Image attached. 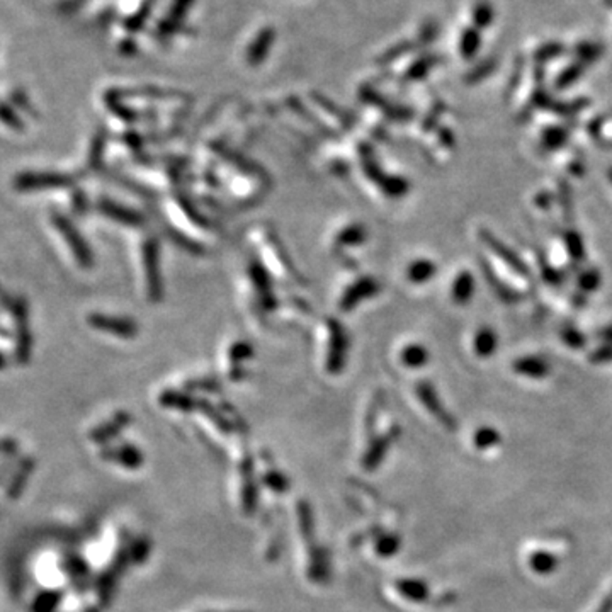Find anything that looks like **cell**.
<instances>
[{
    "mask_svg": "<svg viewBox=\"0 0 612 612\" xmlns=\"http://www.w3.org/2000/svg\"><path fill=\"white\" fill-rule=\"evenodd\" d=\"M480 240L483 242L485 245L488 247V249L492 250V252L495 254L502 262H505V264H507L509 268L513 270V272L519 274V276H523V277L531 276L527 264H525V262L523 261V257H520V255L517 254L516 250L510 249L507 243H504L500 240V238L495 237L492 231L481 230L480 231Z\"/></svg>",
    "mask_w": 612,
    "mask_h": 612,
    "instance_id": "6da1fadb",
    "label": "cell"
},
{
    "mask_svg": "<svg viewBox=\"0 0 612 612\" xmlns=\"http://www.w3.org/2000/svg\"><path fill=\"white\" fill-rule=\"evenodd\" d=\"M480 264H481V269H483L485 279L488 281L490 288H492V291L497 294L498 300L504 301V303H517V301L520 300V294L517 291H513V289L510 288L509 284H505V282L502 281L495 272H493L492 265H490L488 262L485 261V258H481Z\"/></svg>",
    "mask_w": 612,
    "mask_h": 612,
    "instance_id": "7a4b0ae2",
    "label": "cell"
},
{
    "mask_svg": "<svg viewBox=\"0 0 612 612\" xmlns=\"http://www.w3.org/2000/svg\"><path fill=\"white\" fill-rule=\"evenodd\" d=\"M417 391H418V396H421L422 402L425 403L427 408H429V410L432 411V414L439 418V421H441L447 427H454V418L451 417V415L444 410V407H442L441 400L437 398V393H435L434 388L430 386L429 383L418 384Z\"/></svg>",
    "mask_w": 612,
    "mask_h": 612,
    "instance_id": "3957f363",
    "label": "cell"
},
{
    "mask_svg": "<svg viewBox=\"0 0 612 612\" xmlns=\"http://www.w3.org/2000/svg\"><path fill=\"white\" fill-rule=\"evenodd\" d=\"M513 371L523 376H527V378L539 379L549 374V364L537 356H527L520 357V359H517L513 363Z\"/></svg>",
    "mask_w": 612,
    "mask_h": 612,
    "instance_id": "277c9868",
    "label": "cell"
},
{
    "mask_svg": "<svg viewBox=\"0 0 612 612\" xmlns=\"http://www.w3.org/2000/svg\"><path fill=\"white\" fill-rule=\"evenodd\" d=\"M474 289H476V286H474V277L473 274L469 272V270H461V272L458 274V277L453 282V300L456 305H468L469 301H472Z\"/></svg>",
    "mask_w": 612,
    "mask_h": 612,
    "instance_id": "5b68a950",
    "label": "cell"
},
{
    "mask_svg": "<svg viewBox=\"0 0 612 612\" xmlns=\"http://www.w3.org/2000/svg\"><path fill=\"white\" fill-rule=\"evenodd\" d=\"M498 347V337L493 328L490 327H481L476 332L473 340V349L480 357H490L495 354Z\"/></svg>",
    "mask_w": 612,
    "mask_h": 612,
    "instance_id": "8992f818",
    "label": "cell"
},
{
    "mask_svg": "<svg viewBox=\"0 0 612 612\" xmlns=\"http://www.w3.org/2000/svg\"><path fill=\"white\" fill-rule=\"evenodd\" d=\"M481 46V34L480 29L476 27H468V29L462 31L461 41H459V51H461V57L466 60H473L476 57V53L480 51Z\"/></svg>",
    "mask_w": 612,
    "mask_h": 612,
    "instance_id": "52a82bcc",
    "label": "cell"
},
{
    "mask_svg": "<svg viewBox=\"0 0 612 612\" xmlns=\"http://www.w3.org/2000/svg\"><path fill=\"white\" fill-rule=\"evenodd\" d=\"M567 141H568V129L561 126L546 128L543 131V136H541V145H543L548 152L558 150V148L563 147Z\"/></svg>",
    "mask_w": 612,
    "mask_h": 612,
    "instance_id": "ba28073f",
    "label": "cell"
},
{
    "mask_svg": "<svg viewBox=\"0 0 612 612\" xmlns=\"http://www.w3.org/2000/svg\"><path fill=\"white\" fill-rule=\"evenodd\" d=\"M435 270H437V268H435L434 262L422 258V261L414 262V264L408 268L407 276L411 282H425L429 281L430 277H434Z\"/></svg>",
    "mask_w": 612,
    "mask_h": 612,
    "instance_id": "9c48e42d",
    "label": "cell"
},
{
    "mask_svg": "<svg viewBox=\"0 0 612 612\" xmlns=\"http://www.w3.org/2000/svg\"><path fill=\"white\" fill-rule=\"evenodd\" d=\"M563 240H564V245H567L568 254H570V257L574 258L575 262L585 261V257H587L585 245H583L582 237H580V235L576 233L575 230H567V231H564Z\"/></svg>",
    "mask_w": 612,
    "mask_h": 612,
    "instance_id": "30bf717a",
    "label": "cell"
},
{
    "mask_svg": "<svg viewBox=\"0 0 612 612\" xmlns=\"http://www.w3.org/2000/svg\"><path fill=\"white\" fill-rule=\"evenodd\" d=\"M402 360L405 366L417 370V367L423 366L429 360V352L422 345H408V347L403 349Z\"/></svg>",
    "mask_w": 612,
    "mask_h": 612,
    "instance_id": "8fae6325",
    "label": "cell"
},
{
    "mask_svg": "<svg viewBox=\"0 0 612 612\" xmlns=\"http://www.w3.org/2000/svg\"><path fill=\"white\" fill-rule=\"evenodd\" d=\"M583 72H585V65H583L582 61H576V64H574V65H568L567 68H564L563 72H561L560 75L556 77L555 87L560 89V90L568 89L570 85H574L575 82L583 75Z\"/></svg>",
    "mask_w": 612,
    "mask_h": 612,
    "instance_id": "7c38bea8",
    "label": "cell"
},
{
    "mask_svg": "<svg viewBox=\"0 0 612 612\" xmlns=\"http://www.w3.org/2000/svg\"><path fill=\"white\" fill-rule=\"evenodd\" d=\"M493 22V7L488 2H478L473 7V27L483 29Z\"/></svg>",
    "mask_w": 612,
    "mask_h": 612,
    "instance_id": "4fadbf2b",
    "label": "cell"
},
{
    "mask_svg": "<svg viewBox=\"0 0 612 612\" xmlns=\"http://www.w3.org/2000/svg\"><path fill=\"white\" fill-rule=\"evenodd\" d=\"M94 321L99 325V328L102 327L105 328V330L119 333V335H133V333H135V325H133L131 321L112 320V319H97Z\"/></svg>",
    "mask_w": 612,
    "mask_h": 612,
    "instance_id": "5bb4252c",
    "label": "cell"
},
{
    "mask_svg": "<svg viewBox=\"0 0 612 612\" xmlns=\"http://www.w3.org/2000/svg\"><path fill=\"white\" fill-rule=\"evenodd\" d=\"M560 335H561V340H563V342L571 349H582V347H585V344H587V337L583 335V333L580 332L578 328L571 327V325H564V327L560 330Z\"/></svg>",
    "mask_w": 612,
    "mask_h": 612,
    "instance_id": "9a60e30c",
    "label": "cell"
},
{
    "mask_svg": "<svg viewBox=\"0 0 612 612\" xmlns=\"http://www.w3.org/2000/svg\"><path fill=\"white\" fill-rule=\"evenodd\" d=\"M600 281H602V277H600V272L597 269H585L578 276V288L583 293H592L599 288Z\"/></svg>",
    "mask_w": 612,
    "mask_h": 612,
    "instance_id": "2e32d148",
    "label": "cell"
},
{
    "mask_svg": "<svg viewBox=\"0 0 612 612\" xmlns=\"http://www.w3.org/2000/svg\"><path fill=\"white\" fill-rule=\"evenodd\" d=\"M600 53H602V48L599 45H594V43H582V45L576 46V57L583 65L599 60Z\"/></svg>",
    "mask_w": 612,
    "mask_h": 612,
    "instance_id": "e0dca14e",
    "label": "cell"
},
{
    "mask_svg": "<svg viewBox=\"0 0 612 612\" xmlns=\"http://www.w3.org/2000/svg\"><path fill=\"white\" fill-rule=\"evenodd\" d=\"M495 66H497V61L493 60V58H492V60L481 61L480 65L474 66L472 72L468 73L466 80H468V84H476V82L483 80L485 77H488L490 73H492L493 70H495Z\"/></svg>",
    "mask_w": 612,
    "mask_h": 612,
    "instance_id": "ac0fdd59",
    "label": "cell"
},
{
    "mask_svg": "<svg viewBox=\"0 0 612 612\" xmlns=\"http://www.w3.org/2000/svg\"><path fill=\"white\" fill-rule=\"evenodd\" d=\"M531 564L537 574H549L556 567V560L548 553H537V555L532 556Z\"/></svg>",
    "mask_w": 612,
    "mask_h": 612,
    "instance_id": "d6986e66",
    "label": "cell"
},
{
    "mask_svg": "<svg viewBox=\"0 0 612 612\" xmlns=\"http://www.w3.org/2000/svg\"><path fill=\"white\" fill-rule=\"evenodd\" d=\"M563 51H564L563 45H560V43H546V45H543L539 50L536 51V60L537 61H549V60H553V58L560 57Z\"/></svg>",
    "mask_w": 612,
    "mask_h": 612,
    "instance_id": "ffe728a7",
    "label": "cell"
},
{
    "mask_svg": "<svg viewBox=\"0 0 612 612\" xmlns=\"http://www.w3.org/2000/svg\"><path fill=\"white\" fill-rule=\"evenodd\" d=\"M498 439L500 437H498L497 430L485 427V429L478 430V432L474 434V444H476L478 447H488V446L497 444Z\"/></svg>",
    "mask_w": 612,
    "mask_h": 612,
    "instance_id": "44dd1931",
    "label": "cell"
},
{
    "mask_svg": "<svg viewBox=\"0 0 612 612\" xmlns=\"http://www.w3.org/2000/svg\"><path fill=\"white\" fill-rule=\"evenodd\" d=\"M588 359H590V363H594V364L612 363V344L600 345V347H597L595 351L590 352Z\"/></svg>",
    "mask_w": 612,
    "mask_h": 612,
    "instance_id": "7402d4cb",
    "label": "cell"
},
{
    "mask_svg": "<svg viewBox=\"0 0 612 612\" xmlns=\"http://www.w3.org/2000/svg\"><path fill=\"white\" fill-rule=\"evenodd\" d=\"M560 187H561V192H560V196H561V203H563V211H564V214H567V217H570V211H571V198H570V189H568V186H567V182H560Z\"/></svg>",
    "mask_w": 612,
    "mask_h": 612,
    "instance_id": "603a6c76",
    "label": "cell"
},
{
    "mask_svg": "<svg viewBox=\"0 0 612 612\" xmlns=\"http://www.w3.org/2000/svg\"><path fill=\"white\" fill-rule=\"evenodd\" d=\"M595 335H597V339L602 340L604 344H612V325H606V327L597 330Z\"/></svg>",
    "mask_w": 612,
    "mask_h": 612,
    "instance_id": "cb8c5ba5",
    "label": "cell"
},
{
    "mask_svg": "<svg viewBox=\"0 0 612 612\" xmlns=\"http://www.w3.org/2000/svg\"><path fill=\"white\" fill-rule=\"evenodd\" d=\"M536 203L539 207H549V203H551V196H549L548 192H541V194L536 198Z\"/></svg>",
    "mask_w": 612,
    "mask_h": 612,
    "instance_id": "d4e9b609",
    "label": "cell"
},
{
    "mask_svg": "<svg viewBox=\"0 0 612 612\" xmlns=\"http://www.w3.org/2000/svg\"><path fill=\"white\" fill-rule=\"evenodd\" d=\"M441 140L444 141V143L447 145V147H453V145H454V136H453V133L447 131V129H442V131H441Z\"/></svg>",
    "mask_w": 612,
    "mask_h": 612,
    "instance_id": "484cf974",
    "label": "cell"
},
{
    "mask_svg": "<svg viewBox=\"0 0 612 612\" xmlns=\"http://www.w3.org/2000/svg\"><path fill=\"white\" fill-rule=\"evenodd\" d=\"M607 175H609V180L612 182V168H609V172H607Z\"/></svg>",
    "mask_w": 612,
    "mask_h": 612,
    "instance_id": "4316f807",
    "label": "cell"
}]
</instances>
